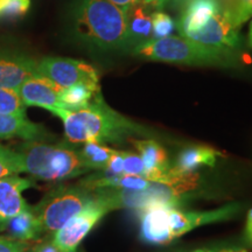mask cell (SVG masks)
Here are the masks:
<instances>
[{"instance_id":"f546056e","label":"cell","mask_w":252,"mask_h":252,"mask_svg":"<svg viewBox=\"0 0 252 252\" xmlns=\"http://www.w3.org/2000/svg\"><path fill=\"white\" fill-rule=\"evenodd\" d=\"M32 252H62L52 241H46L31 248Z\"/></svg>"},{"instance_id":"8992f818","label":"cell","mask_w":252,"mask_h":252,"mask_svg":"<svg viewBox=\"0 0 252 252\" xmlns=\"http://www.w3.org/2000/svg\"><path fill=\"white\" fill-rule=\"evenodd\" d=\"M96 195L77 215L53 235L52 242L62 252H76L80 244L106 214L119 209L115 188L97 189Z\"/></svg>"},{"instance_id":"52a82bcc","label":"cell","mask_w":252,"mask_h":252,"mask_svg":"<svg viewBox=\"0 0 252 252\" xmlns=\"http://www.w3.org/2000/svg\"><path fill=\"white\" fill-rule=\"evenodd\" d=\"M37 74L49 78L63 89L77 83L100 88L97 69L81 60L45 58L37 63Z\"/></svg>"},{"instance_id":"d590c367","label":"cell","mask_w":252,"mask_h":252,"mask_svg":"<svg viewBox=\"0 0 252 252\" xmlns=\"http://www.w3.org/2000/svg\"><path fill=\"white\" fill-rule=\"evenodd\" d=\"M193 252H215V251L207 250V249H197V250H194Z\"/></svg>"},{"instance_id":"d4e9b609","label":"cell","mask_w":252,"mask_h":252,"mask_svg":"<svg viewBox=\"0 0 252 252\" xmlns=\"http://www.w3.org/2000/svg\"><path fill=\"white\" fill-rule=\"evenodd\" d=\"M175 25L173 19L162 12H156L152 14L153 39H161L169 36L174 31Z\"/></svg>"},{"instance_id":"7402d4cb","label":"cell","mask_w":252,"mask_h":252,"mask_svg":"<svg viewBox=\"0 0 252 252\" xmlns=\"http://www.w3.org/2000/svg\"><path fill=\"white\" fill-rule=\"evenodd\" d=\"M20 173H24L23 156L17 150L0 144V179Z\"/></svg>"},{"instance_id":"7a4b0ae2","label":"cell","mask_w":252,"mask_h":252,"mask_svg":"<svg viewBox=\"0 0 252 252\" xmlns=\"http://www.w3.org/2000/svg\"><path fill=\"white\" fill-rule=\"evenodd\" d=\"M17 151L23 156L24 173L36 180L64 181L91 172L83 162L80 151L70 143L25 140Z\"/></svg>"},{"instance_id":"5bb4252c","label":"cell","mask_w":252,"mask_h":252,"mask_svg":"<svg viewBox=\"0 0 252 252\" xmlns=\"http://www.w3.org/2000/svg\"><path fill=\"white\" fill-rule=\"evenodd\" d=\"M128 141L139 152L146 167V179L152 182H159L162 175L168 171L169 160L166 150L152 139H138L130 138Z\"/></svg>"},{"instance_id":"4fadbf2b","label":"cell","mask_w":252,"mask_h":252,"mask_svg":"<svg viewBox=\"0 0 252 252\" xmlns=\"http://www.w3.org/2000/svg\"><path fill=\"white\" fill-rule=\"evenodd\" d=\"M33 180L11 174L0 179V224L31 208L23 196L24 190L34 187Z\"/></svg>"},{"instance_id":"f35d334b","label":"cell","mask_w":252,"mask_h":252,"mask_svg":"<svg viewBox=\"0 0 252 252\" xmlns=\"http://www.w3.org/2000/svg\"><path fill=\"white\" fill-rule=\"evenodd\" d=\"M145 4H149V1H147V0H145Z\"/></svg>"},{"instance_id":"30bf717a","label":"cell","mask_w":252,"mask_h":252,"mask_svg":"<svg viewBox=\"0 0 252 252\" xmlns=\"http://www.w3.org/2000/svg\"><path fill=\"white\" fill-rule=\"evenodd\" d=\"M172 204L157 203L140 210V238L147 244L166 245L173 241L169 228Z\"/></svg>"},{"instance_id":"44dd1931","label":"cell","mask_w":252,"mask_h":252,"mask_svg":"<svg viewBox=\"0 0 252 252\" xmlns=\"http://www.w3.org/2000/svg\"><path fill=\"white\" fill-rule=\"evenodd\" d=\"M82 145L83 146L78 151L83 162L90 171H103L116 151L106 146L105 144L96 143V141H89Z\"/></svg>"},{"instance_id":"484cf974","label":"cell","mask_w":252,"mask_h":252,"mask_svg":"<svg viewBox=\"0 0 252 252\" xmlns=\"http://www.w3.org/2000/svg\"><path fill=\"white\" fill-rule=\"evenodd\" d=\"M123 163H124V174L143 176L146 179V167L139 154L123 152Z\"/></svg>"},{"instance_id":"7c38bea8","label":"cell","mask_w":252,"mask_h":252,"mask_svg":"<svg viewBox=\"0 0 252 252\" xmlns=\"http://www.w3.org/2000/svg\"><path fill=\"white\" fill-rule=\"evenodd\" d=\"M37 63L23 53L0 50V88L17 90L25 81L37 75Z\"/></svg>"},{"instance_id":"4316f807","label":"cell","mask_w":252,"mask_h":252,"mask_svg":"<svg viewBox=\"0 0 252 252\" xmlns=\"http://www.w3.org/2000/svg\"><path fill=\"white\" fill-rule=\"evenodd\" d=\"M234 23L238 28L252 17V0H237L234 11Z\"/></svg>"},{"instance_id":"277c9868","label":"cell","mask_w":252,"mask_h":252,"mask_svg":"<svg viewBox=\"0 0 252 252\" xmlns=\"http://www.w3.org/2000/svg\"><path fill=\"white\" fill-rule=\"evenodd\" d=\"M133 54L144 60L173 64L217 67L234 64L232 52L204 46L185 36L169 35L145 41L134 47Z\"/></svg>"},{"instance_id":"cb8c5ba5","label":"cell","mask_w":252,"mask_h":252,"mask_svg":"<svg viewBox=\"0 0 252 252\" xmlns=\"http://www.w3.org/2000/svg\"><path fill=\"white\" fill-rule=\"evenodd\" d=\"M0 113L26 115V106L20 99L18 90L0 88Z\"/></svg>"},{"instance_id":"836d02e7","label":"cell","mask_w":252,"mask_h":252,"mask_svg":"<svg viewBox=\"0 0 252 252\" xmlns=\"http://www.w3.org/2000/svg\"><path fill=\"white\" fill-rule=\"evenodd\" d=\"M224 1L229 5L226 8H229V9H231V11H234L235 5H236V2H237V0H224Z\"/></svg>"},{"instance_id":"ab89813d","label":"cell","mask_w":252,"mask_h":252,"mask_svg":"<svg viewBox=\"0 0 252 252\" xmlns=\"http://www.w3.org/2000/svg\"><path fill=\"white\" fill-rule=\"evenodd\" d=\"M26 252H32V251H31V248H30V249H28V250H27Z\"/></svg>"},{"instance_id":"ba28073f","label":"cell","mask_w":252,"mask_h":252,"mask_svg":"<svg viewBox=\"0 0 252 252\" xmlns=\"http://www.w3.org/2000/svg\"><path fill=\"white\" fill-rule=\"evenodd\" d=\"M185 37L226 52H232L239 43L238 28L235 26L234 14L229 8H220L204 26Z\"/></svg>"},{"instance_id":"4dcf8cb0","label":"cell","mask_w":252,"mask_h":252,"mask_svg":"<svg viewBox=\"0 0 252 252\" xmlns=\"http://www.w3.org/2000/svg\"><path fill=\"white\" fill-rule=\"evenodd\" d=\"M122 8H128L135 4H145V0H109Z\"/></svg>"},{"instance_id":"ffe728a7","label":"cell","mask_w":252,"mask_h":252,"mask_svg":"<svg viewBox=\"0 0 252 252\" xmlns=\"http://www.w3.org/2000/svg\"><path fill=\"white\" fill-rule=\"evenodd\" d=\"M100 94V88L87 83H77L64 88L60 94L61 109L80 110L86 108Z\"/></svg>"},{"instance_id":"6da1fadb","label":"cell","mask_w":252,"mask_h":252,"mask_svg":"<svg viewBox=\"0 0 252 252\" xmlns=\"http://www.w3.org/2000/svg\"><path fill=\"white\" fill-rule=\"evenodd\" d=\"M55 116L61 119L67 141L81 145L89 141L102 144H122L130 138L149 137L146 127L130 121L110 108L102 94L86 108L80 110L56 109Z\"/></svg>"},{"instance_id":"74e56055","label":"cell","mask_w":252,"mask_h":252,"mask_svg":"<svg viewBox=\"0 0 252 252\" xmlns=\"http://www.w3.org/2000/svg\"><path fill=\"white\" fill-rule=\"evenodd\" d=\"M252 220V209L248 214V220Z\"/></svg>"},{"instance_id":"e0dca14e","label":"cell","mask_w":252,"mask_h":252,"mask_svg":"<svg viewBox=\"0 0 252 252\" xmlns=\"http://www.w3.org/2000/svg\"><path fill=\"white\" fill-rule=\"evenodd\" d=\"M222 8L217 0H190L186 7L181 20L179 21V31L182 36L200 30L207 21Z\"/></svg>"},{"instance_id":"3957f363","label":"cell","mask_w":252,"mask_h":252,"mask_svg":"<svg viewBox=\"0 0 252 252\" xmlns=\"http://www.w3.org/2000/svg\"><path fill=\"white\" fill-rule=\"evenodd\" d=\"M76 32L102 49H119L131 42L126 8L109 0H83L76 12Z\"/></svg>"},{"instance_id":"2e32d148","label":"cell","mask_w":252,"mask_h":252,"mask_svg":"<svg viewBox=\"0 0 252 252\" xmlns=\"http://www.w3.org/2000/svg\"><path fill=\"white\" fill-rule=\"evenodd\" d=\"M0 232L20 242L34 241L43 234L40 220L33 212V208H28L0 224Z\"/></svg>"},{"instance_id":"9a60e30c","label":"cell","mask_w":252,"mask_h":252,"mask_svg":"<svg viewBox=\"0 0 252 252\" xmlns=\"http://www.w3.org/2000/svg\"><path fill=\"white\" fill-rule=\"evenodd\" d=\"M48 137L42 125L35 124L26 115L0 113V140L20 138L24 140H41Z\"/></svg>"},{"instance_id":"f1b7e54d","label":"cell","mask_w":252,"mask_h":252,"mask_svg":"<svg viewBox=\"0 0 252 252\" xmlns=\"http://www.w3.org/2000/svg\"><path fill=\"white\" fill-rule=\"evenodd\" d=\"M103 172L113 175L124 174V163H123L122 151H115V153L110 158L108 165L103 169Z\"/></svg>"},{"instance_id":"e575fe53","label":"cell","mask_w":252,"mask_h":252,"mask_svg":"<svg viewBox=\"0 0 252 252\" xmlns=\"http://www.w3.org/2000/svg\"><path fill=\"white\" fill-rule=\"evenodd\" d=\"M249 45L252 48V20H251V25H250V31H249Z\"/></svg>"},{"instance_id":"8fae6325","label":"cell","mask_w":252,"mask_h":252,"mask_svg":"<svg viewBox=\"0 0 252 252\" xmlns=\"http://www.w3.org/2000/svg\"><path fill=\"white\" fill-rule=\"evenodd\" d=\"M18 94L23 100L25 106H37L54 112L56 109L61 108L60 94L63 88L50 81L42 75L28 78L18 88Z\"/></svg>"},{"instance_id":"d6a6232c","label":"cell","mask_w":252,"mask_h":252,"mask_svg":"<svg viewBox=\"0 0 252 252\" xmlns=\"http://www.w3.org/2000/svg\"><path fill=\"white\" fill-rule=\"evenodd\" d=\"M219 252H248L245 249H236V248H230V249H223Z\"/></svg>"},{"instance_id":"1f68e13d","label":"cell","mask_w":252,"mask_h":252,"mask_svg":"<svg viewBox=\"0 0 252 252\" xmlns=\"http://www.w3.org/2000/svg\"><path fill=\"white\" fill-rule=\"evenodd\" d=\"M245 235H247L248 241L252 243V220L247 222V228H245Z\"/></svg>"},{"instance_id":"5b68a950","label":"cell","mask_w":252,"mask_h":252,"mask_svg":"<svg viewBox=\"0 0 252 252\" xmlns=\"http://www.w3.org/2000/svg\"><path fill=\"white\" fill-rule=\"evenodd\" d=\"M96 191L77 185H62L49 190L42 200L33 207L40 220L43 234L54 235L90 202Z\"/></svg>"},{"instance_id":"d6986e66","label":"cell","mask_w":252,"mask_h":252,"mask_svg":"<svg viewBox=\"0 0 252 252\" xmlns=\"http://www.w3.org/2000/svg\"><path fill=\"white\" fill-rule=\"evenodd\" d=\"M126 14H127V26L131 42L135 40L139 43H143L145 41L153 39L152 15L147 13L143 6L139 4L131 6L126 8Z\"/></svg>"},{"instance_id":"ac0fdd59","label":"cell","mask_w":252,"mask_h":252,"mask_svg":"<svg viewBox=\"0 0 252 252\" xmlns=\"http://www.w3.org/2000/svg\"><path fill=\"white\" fill-rule=\"evenodd\" d=\"M217 156L219 152L209 146L187 147L179 154L174 166L171 167V171L178 174H188L194 173L201 166L214 167Z\"/></svg>"},{"instance_id":"603a6c76","label":"cell","mask_w":252,"mask_h":252,"mask_svg":"<svg viewBox=\"0 0 252 252\" xmlns=\"http://www.w3.org/2000/svg\"><path fill=\"white\" fill-rule=\"evenodd\" d=\"M31 8V0H0V23L24 18Z\"/></svg>"},{"instance_id":"8d00e7d4","label":"cell","mask_w":252,"mask_h":252,"mask_svg":"<svg viewBox=\"0 0 252 252\" xmlns=\"http://www.w3.org/2000/svg\"><path fill=\"white\" fill-rule=\"evenodd\" d=\"M147 1H149V4H160L162 0H147Z\"/></svg>"},{"instance_id":"83f0119b","label":"cell","mask_w":252,"mask_h":252,"mask_svg":"<svg viewBox=\"0 0 252 252\" xmlns=\"http://www.w3.org/2000/svg\"><path fill=\"white\" fill-rule=\"evenodd\" d=\"M30 249L27 242H20L9 238L7 236H0V252H26Z\"/></svg>"},{"instance_id":"9c48e42d","label":"cell","mask_w":252,"mask_h":252,"mask_svg":"<svg viewBox=\"0 0 252 252\" xmlns=\"http://www.w3.org/2000/svg\"><path fill=\"white\" fill-rule=\"evenodd\" d=\"M241 210V204L232 203L209 212H182L172 208L169 212V228L173 239L181 237L198 226L232 219Z\"/></svg>"}]
</instances>
